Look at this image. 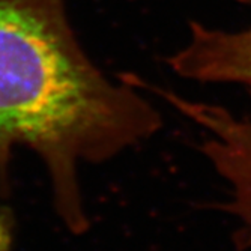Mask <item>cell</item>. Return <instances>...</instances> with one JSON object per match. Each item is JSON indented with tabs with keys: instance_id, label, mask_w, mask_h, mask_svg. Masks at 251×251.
Segmentation results:
<instances>
[{
	"instance_id": "3957f363",
	"label": "cell",
	"mask_w": 251,
	"mask_h": 251,
	"mask_svg": "<svg viewBox=\"0 0 251 251\" xmlns=\"http://www.w3.org/2000/svg\"><path fill=\"white\" fill-rule=\"evenodd\" d=\"M14 218L12 214L0 206V251H9L14 244Z\"/></svg>"
},
{
	"instance_id": "6da1fadb",
	"label": "cell",
	"mask_w": 251,
	"mask_h": 251,
	"mask_svg": "<svg viewBox=\"0 0 251 251\" xmlns=\"http://www.w3.org/2000/svg\"><path fill=\"white\" fill-rule=\"evenodd\" d=\"M161 126L126 75L111 81L87 57L66 0H0V179L12 151L45 164L56 209L71 232L87 229L78 170L137 146Z\"/></svg>"
},
{
	"instance_id": "7a4b0ae2",
	"label": "cell",
	"mask_w": 251,
	"mask_h": 251,
	"mask_svg": "<svg viewBox=\"0 0 251 251\" xmlns=\"http://www.w3.org/2000/svg\"><path fill=\"white\" fill-rule=\"evenodd\" d=\"M167 63L185 80L238 84L251 90V26L224 30L194 21L187 41Z\"/></svg>"
}]
</instances>
